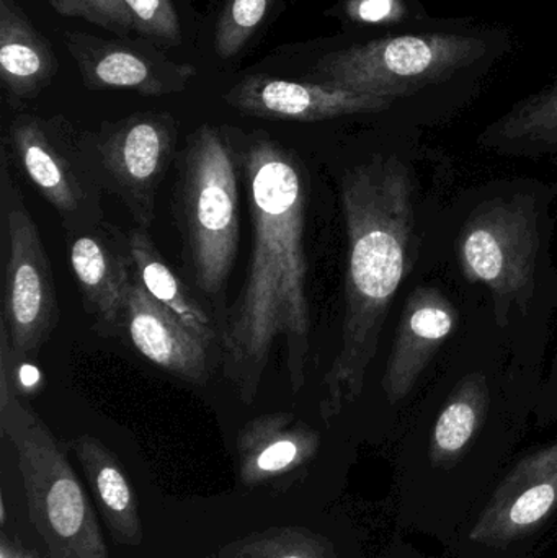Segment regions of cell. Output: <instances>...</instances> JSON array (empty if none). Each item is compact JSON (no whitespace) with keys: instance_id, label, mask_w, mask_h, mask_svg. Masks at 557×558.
I'll list each match as a JSON object with an SVG mask.
<instances>
[{"instance_id":"obj_1","label":"cell","mask_w":557,"mask_h":558,"mask_svg":"<svg viewBox=\"0 0 557 558\" xmlns=\"http://www.w3.org/2000/svg\"><path fill=\"white\" fill-rule=\"evenodd\" d=\"M234 146L247 192L252 251L244 284L222 318L219 357L232 390L242 402L252 403L278 341L284 347L291 392L306 386L310 186L300 157L265 131L244 134Z\"/></svg>"},{"instance_id":"obj_2","label":"cell","mask_w":557,"mask_h":558,"mask_svg":"<svg viewBox=\"0 0 557 558\" xmlns=\"http://www.w3.org/2000/svg\"><path fill=\"white\" fill-rule=\"evenodd\" d=\"M346 219V311L339 351L324 374L320 412L326 418L359 399L392 301L421 257V182L412 157L373 153L340 182Z\"/></svg>"},{"instance_id":"obj_3","label":"cell","mask_w":557,"mask_h":558,"mask_svg":"<svg viewBox=\"0 0 557 558\" xmlns=\"http://www.w3.org/2000/svg\"><path fill=\"white\" fill-rule=\"evenodd\" d=\"M512 49L504 25L438 20L425 28L372 35L317 59L323 84L388 98L405 111L441 100L464 104Z\"/></svg>"},{"instance_id":"obj_4","label":"cell","mask_w":557,"mask_h":558,"mask_svg":"<svg viewBox=\"0 0 557 558\" xmlns=\"http://www.w3.org/2000/svg\"><path fill=\"white\" fill-rule=\"evenodd\" d=\"M553 190L538 182H500L458 202L453 218L455 270L489 298L502 330H522L543 318L546 299L557 295L549 262Z\"/></svg>"},{"instance_id":"obj_5","label":"cell","mask_w":557,"mask_h":558,"mask_svg":"<svg viewBox=\"0 0 557 558\" xmlns=\"http://www.w3.org/2000/svg\"><path fill=\"white\" fill-rule=\"evenodd\" d=\"M239 179L232 136L213 124L190 134L177 163L173 215L190 277L215 307L225 305L241 244Z\"/></svg>"},{"instance_id":"obj_6","label":"cell","mask_w":557,"mask_h":558,"mask_svg":"<svg viewBox=\"0 0 557 558\" xmlns=\"http://www.w3.org/2000/svg\"><path fill=\"white\" fill-rule=\"evenodd\" d=\"M0 429L16 449L35 524L55 558H107L61 446L19 392L0 396Z\"/></svg>"},{"instance_id":"obj_7","label":"cell","mask_w":557,"mask_h":558,"mask_svg":"<svg viewBox=\"0 0 557 558\" xmlns=\"http://www.w3.org/2000/svg\"><path fill=\"white\" fill-rule=\"evenodd\" d=\"M12 162L55 209L65 234L105 221V186L92 134L61 117L20 113L3 141Z\"/></svg>"},{"instance_id":"obj_8","label":"cell","mask_w":557,"mask_h":558,"mask_svg":"<svg viewBox=\"0 0 557 558\" xmlns=\"http://www.w3.org/2000/svg\"><path fill=\"white\" fill-rule=\"evenodd\" d=\"M9 149L0 150L3 231L2 317L20 361L36 357L59 324L58 289L41 232L12 173Z\"/></svg>"},{"instance_id":"obj_9","label":"cell","mask_w":557,"mask_h":558,"mask_svg":"<svg viewBox=\"0 0 557 558\" xmlns=\"http://www.w3.org/2000/svg\"><path fill=\"white\" fill-rule=\"evenodd\" d=\"M104 186L117 196L137 228L149 231L160 183L173 162L177 123L164 111H141L107 121L92 134Z\"/></svg>"},{"instance_id":"obj_10","label":"cell","mask_w":557,"mask_h":558,"mask_svg":"<svg viewBox=\"0 0 557 558\" xmlns=\"http://www.w3.org/2000/svg\"><path fill=\"white\" fill-rule=\"evenodd\" d=\"M64 45L92 90H128L143 97L180 94L196 75L192 64L170 61L146 38H101L69 32Z\"/></svg>"},{"instance_id":"obj_11","label":"cell","mask_w":557,"mask_h":558,"mask_svg":"<svg viewBox=\"0 0 557 558\" xmlns=\"http://www.w3.org/2000/svg\"><path fill=\"white\" fill-rule=\"evenodd\" d=\"M65 239L69 265L92 328L104 338L124 337L128 292L136 279L130 234L105 219Z\"/></svg>"},{"instance_id":"obj_12","label":"cell","mask_w":557,"mask_h":558,"mask_svg":"<svg viewBox=\"0 0 557 558\" xmlns=\"http://www.w3.org/2000/svg\"><path fill=\"white\" fill-rule=\"evenodd\" d=\"M229 107L262 120L317 123L343 117L386 114L396 110L388 98L323 82H291L252 74L225 95Z\"/></svg>"},{"instance_id":"obj_13","label":"cell","mask_w":557,"mask_h":558,"mask_svg":"<svg viewBox=\"0 0 557 558\" xmlns=\"http://www.w3.org/2000/svg\"><path fill=\"white\" fill-rule=\"evenodd\" d=\"M457 305L438 282H419L405 299L383 376V390L391 402H401L458 328Z\"/></svg>"},{"instance_id":"obj_14","label":"cell","mask_w":557,"mask_h":558,"mask_svg":"<svg viewBox=\"0 0 557 558\" xmlns=\"http://www.w3.org/2000/svg\"><path fill=\"white\" fill-rule=\"evenodd\" d=\"M124 335L137 353L193 386L211 379V350L134 279L124 308Z\"/></svg>"},{"instance_id":"obj_15","label":"cell","mask_w":557,"mask_h":558,"mask_svg":"<svg viewBox=\"0 0 557 558\" xmlns=\"http://www.w3.org/2000/svg\"><path fill=\"white\" fill-rule=\"evenodd\" d=\"M59 59L16 0H0V81L10 104L33 100L55 81Z\"/></svg>"},{"instance_id":"obj_16","label":"cell","mask_w":557,"mask_h":558,"mask_svg":"<svg viewBox=\"0 0 557 558\" xmlns=\"http://www.w3.org/2000/svg\"><path fill=\"white\" fill-rule=\"evenodd\" d=\"M481 147L512 157H557V75L512 105L477 140Z\"/></svg>"},{"instance_id":"obj_17","label":"cell","mask_w":557,"mask_h":558,"mask_svg":"<svg viewBox=\"0 0 557 558\" xmlns=\"http://www.w3.org/2000/svg\"><path fill=\"white\" fill-rule=\"evenodd\" d=\"M134 268L141 284L147 294L175 315L192 333H195L209 350H218L221 343V330L218 322L206 311L205 305L192 294L186 282L177 277L169 267L159 248L154 244L147 229L134 226L130 232Z\"/></svg>"},{"instance_id":"obj_18","label":"cell","mask_w":557,"mask_h":558,"mask_svg":"<svg viewBox=\"0 0 557 558\" xmlns=\"http://www.w3.org/2000/svg\"><path fill=\"white\" fill-rule=\"evenodd\" d=\"M332 15L349 28L373 35L425 28L440 20L421 0H337Z\"/></svg>"},{"instance_id":"obj_19","label":"cell","mask_w":557,"mask_h":558,"mask_svg":"<svg viewBox=\"0 0 557 558\" xmlns=\"http://www.w3.org/2000/svg\"><path fill=\"white\" fill-rule=\"evenodd\" d=\"M75 452L81 461L84 462L90 481H94L100 497L104 511H107L108 518L113 523V530H120V521L124 520L131 534H137L136 517H134L133 495H131L130 485L124 478L123 472L118 468L107 449L90 436L77 439L74 442Z\"/></svg>"},{"instance_id":"obj_20","label":"cell","mask_w":557,"mask_h":558,"mask_svg":"<svg viewBox=\"0 0 557 558\" xmlns=\"http://www.w3.org/2000/svg\"><path fill=\"white\" fill-rule=\"evenodd\" d=\"M275 0H228L216 23L215 49L221 59L238 56L255 35Z\"/></svg>"},{"instance_id":"obj_21","label":"cell","mask_w":557,"mask_h":558,"mask_svg":"<svg viewBox=\"0 0 557 558\" xmlns=\"http://www.w3.org/2000/svg\"><path fill=\"white\" fill-rule=\"evenodd\" d=\"M133 19L134 32L141 38L160 46H179L182 28L172 0H123Z\"/></svg>"},{"instance_id":"obj_22","label":"cell","mask_w":557,"mask_h":558,"mask_svg":"<svg viewBox=\"0 0 557 558\" xmlns=\"http://www.w3.org/2000/svg\"><path fill=\"white\" fill-rule=\"evenodd\" d=\"M56 13L78 16L118 36L134 32L133 19L123 0H48Z\"/></svg>"},{"instance_id":"obj_23","label":"cell","mask_w":557,"mask_h":558,"mask_svg":"<svg viewBox=\"0 0 557 558\" xmlns=\"http://www.w3.org/2000/svg\"><path fill=\"white\" fill-rule=\"evenodd\" d=\"M555 497L556 492L552 485H536L517 500L510 518H512L513 523L520 524V526L535 523L548 513Z\"/></svg>"},{"instance_id":"obj_24","label":"cell","mask_w":557,"mask_h":558,"mask_svg":"<svg viewBox=\"0 0 557 558\" xmlns=\"http://www.w3.org/2000/svg\"><path fill=\"white\" fill-rule=\"evenodd\" d=\"M542 397L548 400H557V354L555 357V363H553L552 369H549L548 377L542 383Z\"/></svg>"},{"instance_id":"obj_25","label":"cell","mask_w":557,"mask_h":558,"mask_svg":"<svg viewBox=\"0 0 557 558\" xmlns=\"http://www.w3.org/2000/svg\"><path fill=\"white\" fill-rule=\"evenodd\" d=\"M283 558H303V557H283Z\"/></svg>"}]
</instances>
